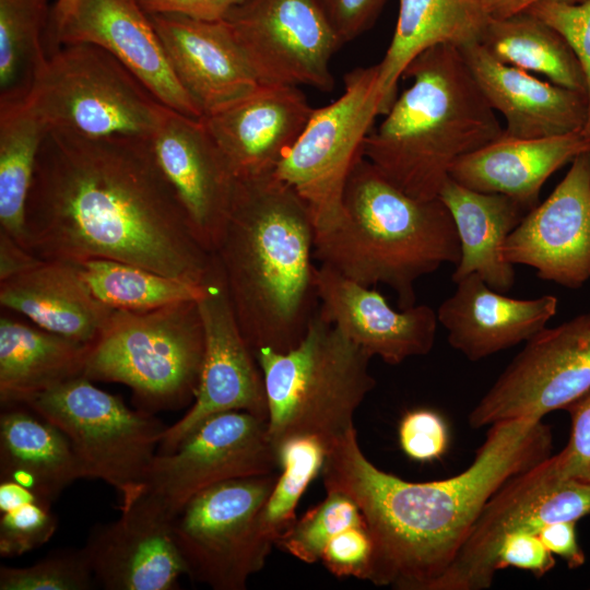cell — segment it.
<instances>
[{"mask_svg":"<svg viewBox=\"0 0 590 590\" xmlns=\"http://www.w3.org/2000/svg\"><path fill=\"white\" fill-rule=\"evenodd\" d=\"M557 31L577 55L587 79L589 118L586 131L590 133V1L566 3L543 0L527 10Z\"/></svg>","mask_w":590,"mask_h":590,"instance_id":"40","label":"cell"},{"mask_svg":"<svg viewBox=\"0 0 590 590\" xmlns=\"http://www.w3.org/2000/svg\"><path fill=\"white\" fill-rule=\"evenodd\" d=\"M203 355L197 300L115 309L90 346L84 376L128 386L143 411L177 410L194 400Z\"/></svg>","mask_w":590,"mask_h":590,"instance_id":"7","label":"cell"},{"mask_svg":"<svg viewBox=\"0 0 590 590\" xmlns=\"http://www.w3.org/2000/svg\"><path fill=\"white\" fill-rule=\"evenodd\" d=\"M90 346L34 323L1 316V405L21 403L35 393L84 376Z\"/></svg>","mask_w":590,"mask_h":590,"instance_id":"31","label":"cell"},{"mask_svg":"<svg viewBox=\"0 0 590 590\" xmlns=\"http://www.w3.org/2000/svg\"><path fill=\"white\" fill-rule=\"evenodd\" d=\"M78 264L93 294L113 309L151 310L197 300L203 292V285L123 261L94 258Z\"/></svg>","mask_w":590,"mask_h":590,"instance_id":"35","label":"cell"},{"mask_svg":"<svg viewBox=\"0 0 590 590\" xmlns=\"http://www.w3.org/2000/svg\"><path fill=\"white\" fill-rule=\"evenodd\" d=\"M489 17L483 0H399L394 33L378 63L382 115L414 58L437 45L460 48L479 42Z\"/></svg>","mask_w":590,"mask_h":590,"instance_id":"30","label":"cell"},{"mask_svg":"<svg viewBox=\"0 0 590 590\" xmlns=\"http://www.w3.org/2000/svg\"><path fill=\"white\" fill-rule=\"evenodd\" d=\"M315 234L308 206L274 173L236 179L214 256L253 354L295 347L317 314Z\"/></svg>","mask_w":590,"mask_h":590,"instance_id":"3","label":"cell"},{"mask_svg":"<svg viewBox=\"0 0 590 590\" xmlns=\"http://www.w3.org/2000/svg\"><path fill=\"white\" fill-rule=\"evenodd\" d=\"M438 198L449 210L460 241V260L451 280L457 283L476 273L493 290L510 291L515 269L500 248L529 211L508 196L471 190L451 177Z\"/></svg>","mask_w":590,"mask_h":590,"instance_id":"28","label":"cell"},{"mask_svg":"<svg viewBox=\"0 0 590 590\" xmlns=\"http://www.w3.org/2000/svg\"><path fill=\"white\" fill-rule=\"evenodd\" d=\"M479 43L498 61L542 74L554 84L587 93L583 68L567 40L529 11L489 17Z\"/></svg>","mask_w":590,"mask_h":590,"instance_id":"32","label":"cell"},{"mask_svg":"<svg viewBox=\"0 0 590 590\" xmlns=\"http://www.w3.org/2000/svg\"><path fill=\"white\" fill-rule=\"evenodd\" d=\"M25 234L43 260H118L199 286L216 267L143 138L48 129Z\"/></svg>","mask_w":590,"mask_h":590,"instance_id":"1","label":"cell"},{"mask_svg":"<svg viewBox=\"0 0 590 590\" xmlns=\"http://www.w3.org/2000/svg\"><path fill=\"white\" fill-rule=\"evenodd\" d=\"M399 442L403 452L420 462L444 456L449 446L446 421L436 411L416 409L408 412L399 425Z\"/></svg>","mask_w":590,"mask_h":590,"instance_id":"42","label":"cell"},{"mask_svg":"<svg viewBox=\"0 0 590 590\" xmlns=\"http://www.w3.org/2000/svg\"><path fill=\"white\" fill-rule=\"evenodd\" d=\"M554 555L546 548L536 531L524 529L511 533L500 546L497 569L514 567L540 578L555 566Z\"/></svg>","mask_w":590,"mask_h":590,"instance_id":"44","label":"cell"},{"mask_svg":"<svg viewBox=\"0 0 590 590\" xmlns=\"http://www.w3.org/2000/svg\"><path fill=\"white\" fill-rule=\"evenodd\" d=\"M80 0H57L51 8L50 21L46 34V45L49 44V51L52 49L57 36L73 14Z\"/></svg>","mask_w":590,"mask_h":590,"instance_id":"49","label":"cell"},{"mask_svg":"<svg viewBox=\"0 0 590 590\" xmlns=\"http://www.w3.org/2000/svg\"><path fill=\"white\" fill-rule=\"evenodd\" d=\"M524 343L470 412L472 428L542 420L590 389V311L545 327Z\"/></svg>","mask_w":590,"mask_h":590,"instance_id":"13","label":"cell"},{"mask_svg":"<svg viewBox=\"0 0 590 590\" xmlns=\"http://www.w3.org/2000/svg\"><path fill=\"white\" fill-rule=\"evenodd\" d=\"M327 448L315 437L286 440L279 449L276 482L259 511L261 536L274 546L296 520L297 504L309 483L322 471Z\"/></svg>","mask_w":590,"mask_h":590,"instance_id":"36","label":"cell"},{"mask_svg":"<svg viewBox=\"0 0 590 590\" xmlns=\"http://www.w3.org/2000/svg\"><path fill=\"white\" fill-rule=\"evenodd\" d=\"M121 516L95 526L83 546L96 585L107 590H173L186 574L172 519L140 495Z\"/></svg>","mask_w":590,"mask_h":590,"instance_id":"18","label":"cell"},{"mask_svg":"<svg viewBox=\"0 0 590 590\" xmlns=\"http://www.w3.org/2000/svg\"><path fill=\"white\" fill-rule=\"evenodd\" d=\"M49 0H0V103L25 101L44 68Z\"/></svg>","mask_w":590,"mask_h":590,"instance_id":"34","label":"cell"},{"mask_svg":"<svg viewBox=\"0 0 590 590\" xmlns=\"http://www.w3.org/2000/svg\"><path fill=\"white\" fill-rule=\"evenodd\" d=\"M401 79L412 82L371 129L363 155L404 193L435 199L453 163L498 139L504 128L456 46L424 50Z\"/></svg>","mask_w":590,"mask_h":590,"instance_id":"4","label":"cell"},{"mask_svg":"<svg viewBox=\"0 0 590 590\" xmlns=\"http://www.w3.org/2000/svg\"><path fill=\"white\" fill-rule=\"evenodd\" d=\"M542 420L488 426L472 463L459 474L409 482L377 468L362 451L355 427L327 449L326 491L358 506L374 542L369 580L399 590H428L452 562L488 499L514 475L552 455Z\"/></svg>","mask_w":590,"mask_h":590,"instance_id":"2","label":"cell"},{"mask_svg":"<svg viewBox=\"0 0 590 590\" xmlns=\"http://www.w3.org/2000/svg\"><path fill=\"white\" fill-rule=\"evenodd\" d=\"M81 43L110 52L166 107L203 117L177 79L150 15L135 0H80L49 54Z\"/></svg>","mask_w":590,"mask_h":590,"instance_id":"19","label":"cell"},{"mask_svg":"<svg viewBox=\"0 0 590 590\" xmlns=\"http://www.w3.org/2000/svg\"><path fill=\"white\" fill-rule=\"evenodd\" d=\"M0 304L42 329L88 345L115 310L93 294L78 263L62 260L42 259L1 280Z\"/></svg>","mask_w":590,"mask_h":590,"instance_id":"27","label":"cell"},{"mask_svg":"<svg viewBox=\"0 0 590 590\" xmlns=\"http://www.w3.org/2000/svg\"><path fill=\"white\" fill-rule=\"evenodd\" d=\"M148 14L173 13L202 21H221L244 0H135Z\"/></svg>","mask_w":590,"mask_h":590,"instance_id":"46","label":"cell"},{"mask_svg":"<svg viewBox=\"0 0 590 590\" xmlns=\"http://www.w3.org/2000/svg\"><path fill=\"white\" fill-rule=\"evenodd\" d=\"M374 542L365 522L337 533L324 546L320 562L337 577L369 580Z\"/></svg>","mask_w":590,"mask_h":590,"instance_id":"41","label":"cell"},{"mask_svg":"<svg viewBox=\"0 0 590 590\" xmlns=\"http://www.w3.org/2000/svg\"><path fill=\"white\" fill-rule=\"evenodd\" d=\"M585 152H590L586 130L547 138H515L503 132L455 162L449 176L471 190L508 196L531 211L540 203L548 177Z\"/></svg>","mask_w":590,"mask_h":590,"instance_id":"26","label":"cell"},{"mask_svg":"<svg viewBox=\"0 0 590 590\" xmlns=\"http://www.w3.org/2000/svg\"><path fill=\"white\" fill-rule=\"evenodd\" d=\"M511 264L564 287L590 280V152L576 156L553 192L529 211L500 248Z\"/></svg>","mask_w":590,"mask_h":590,"instance_id":"17","label":"cell"},{"mask_svg":"<svg viewBox=\"0 0 590 590\" xmlns=\"http://www.w3.org/2000/svg\"><path fill=\"white\" fill-rule=\"evenodd\" d=\"M565 410L570 415V436L554 458L564 479L590 485V389Z\"/></svg>","mask_w":590,"mask_h":590,"instance_id":"43","label":"cell"},{"mask_svg":"<svg viewBox=\"0 0 590 590\" xmlns=\"http://www.w3.org/2000/svg\"><path fill=\"white\" fill-rule=\"evenodd\" d=\"M387 0H321L341 40L352 42L367 31Z\"/></svg>","mask_w":590,"mask_h":590,"instance_id":"45","label":"cell"},{"mask_svg":"<svg viewBox=\"0 0 590 590\" xmlns=\"http://www.w3.org/2000/svg\"><path fill=\"white\" fill-rule=\"evenodd\" d=\"M47 130L25 101L0 103V231L25 248L26 203Z\"/></svg>","mask_w":590,"mask_h":590,"instance_id":"33","label":"cell"},{"mask_svg":"<svg viewBox=\"0 0 590 590\" xmlns=\"http://www.w3.org/2000/svg\"><path fill=\"white\" fill-rule=\"evenodd\" d=\"M314 109L298 86L259 84L201 120L235 178L241 179L273 174Z\"/></svg>","mask_w":590,"mask_h":590,"instance_id":"21","label":"cell"},{"mask_svg":"<svg viewBox=\"0 0 590 590\" xmlns=\"http://www.w3.org/2000/svg\"><path fill=\"white\" fill-rule=\"evenodd\" d=\"M223 21L260 84L333 90L330 63L343 44L321 0H244Z\"/></svg>","mask_w":590,"mask_h":590,"instance_id":"14","label":"cell"},{"mask_svg":"<svg viewBox=\"0 0 590 590\" xmlns=\"http://www.w3.org/2000/svg\"><path fill=\"white\" fill-rule=\"evenodd\" d=\"M543 0H483L485 9L492 17H505L527 10ZM566 3H583L590 0H556Z\"/></svg>","mask_w":590,"mask_h":590,"instance_id":"50","label":"cell"},{"mask_svg":"<svg viewBox=\"0 0 590 590\" xmlns=\"http://www.w3.org/2000/svg\"><path fill=\"white\" fill-rule=\"evenodd\" d=\"M196 235L214 253L224 232L236 178L201 119L169 109L149 139Z\"/></svg>","mask_w":590,"mask_h":590,"instance_id":"20","label":"cell"},{"mask_svg":"<svg viewBox=\"0 0 590 590\" xmlns=\"http://www.w3.org/2000/svg\"><path fill=\"white\" fill-rule=\"evenodd\" d=\"M590 515V485L564 479L554 455L510 477L485 504L450 565L428 590H484L514 532Z\"/></svg>","mask_w":590,"mask_h":590,"instance_id":"12","label":"cell"},{"mask_svg":"<svg viewBox=\"0 0 590 590\" xmlns=\"http://www.w3.org/2000/svg\"><path fill=\"white\" fill-rule=\"evenodd\" d=\"M95 585L83 547L55 551L25 567H0V590H88Z\"/></svg>","mask_w":590,"mask_h":590,"instance_id":"38","label":"cell"},{"mask_svg":"<svg viewBox=\"0 0 590 590\" xmlns=\"http://www.w3.org/2000/svg\"><path fill=\"white\" fill-rule=\"evenodd\" d=\"M149 15L177 79L203 117L237 102L260 84L223 20Z\"/></svg>","mask_w":590,"mask_h":590,"instance_id":"23","label":"cell"},{"mask_svg":"<svg viewBox=\"0 0 590 590\" xmlns=\"http://www.w3.org/2000/svg\"><path fill=\"white\" fill-rule=\"evenodd\" d=\"M20 404L66 435L86 476L102 480L117 492L119 509L143 493L167 427L152 413L129 409L85 376L35 393Z\"/></svg>","mask_w":590,"mask_h":590,"instance_id":"9","label":"cell"},{"mask_svg":"<svg viewBox=\"0 0 590 590\" xmlns=\"http://www.w3.org/2000/svg\"><path fill=\"white\" fill-rule=\"evenodd\" d=\"M365 522L357 504L340 491H327L326 498L293 524L278 539L284 552L312 564L320 560L327 543L342 530Z\"/></svg>","mask_w":590,"mask_h":590,"instance_id":"37","label":"cell"},{"mask_svg":"<svg viewBox=\"0 0 590 590\" xmlns=\"http://www.w3.org/2000/svg\"><path fill=\"white\" fill-rule=\"evenodd\" d=\"M460 52L491 107L500 113L504 133L515 138H547L586 130V92L543 81L495 59L479 42Z\"/></svg>","mask_w":590,"mask_h":590,"instance_id":"24","label":"cell"},{"mask_svg":"<svg viewBox=\"0 0 590 590\" xmlns=\"http://www.w3.org/2000/svg\"><path fill=\"white\" fill-rule=\"evenodd\" d=\"M278 475L221 482L187 502L172 521L187 575L214 590L246 588L273 547L261 536L258 517Z\"/></svg>","mask_w":590,"mask_h":590,"instance_id":"11","label":"cell"},{"mask_svg":"<svg viewBox=\"0 0 590 590\" xmlns=\"http://www.w3.org/2000/svg\"><path fill=\"white\" fill-rule=\"evenodd\" d=\"M267 421L241 411L203 422L177 447L157 453L143 493L172 520L194 495L233 479L278 472Z\"/></svg>","mask_w":590,"mask_h":590,"instance_id":"15","label":"cell"},{"mask_svg":"<svg viewBox=\"0 0 590 590\" xmlns=\"http://www.w3.org/2000/svg\"><path fill=\"white\" fill-rule=\"evenodd\" d=\"M455 293L438 307V322L448 342L475 362L528 341L555 316L558 299L543 295L511 298L489 287L476 273L457 283Z\"/></svg>","mask_w":590,"mask_h":590,"instance_id":"25","label":"cell"},{"mask_svg":"<svg viewBox=\"0 0 590 590\" xmlns=\"http://www.w3.org/2000/svg\"><path fill=\"white\" fill-rule=\"evenodd\" d=\"M343 209L337 228L316 232L315 259L365 286H389L399 309L415 305L418 279L460 260L458 233L444 202L410 197L364 156L347 179Z\"/></svg>","mask_w":590,"mask_h":590,"instance_id":"5","label":"cell"},{"mask_svg":"<svg viewBox=\"0 0 590 590\" xmlns=\"http://www.w3.org/2000/svg\"><path fill=\"white\" fill-rule=\"evenodd\" d=\"M268 400V433L278 450L288 439L330 445L354 428V415L376 380L371 356L318 311L302 341L286 352L255 353Z\"/></svg>","mask_w":590,"mask_h":590,"instance_id":"6","label":"cell"},{"mask_svg":"<svg viewBox=\"0 0 590 590\" xmlns=\"http://www.w3.org/2000/svg\"><path fill=\"white\" fill-rule=\"evenodd\" d=\"M197 305L204 333L199 387L190 409L166 427L157 453L173 451L203 422L221 413L241 411L268 418L262 371L241 334L217 261Z\"/></svg>","mask_w":590,"mask_h":590,"instance_id":"16","label":"cell"},{"mask_svg":"<svg viewBox=\"0 0 590 590\" xmlns=\"http://www.w3.org/2000/svg\"><path fill=\"white\" fill-rule=\"evenodd\" d=\"M42 259L0 231V281L21 273Z\"/></svg>","mask_w":590,"mask_h":590,"instance_id":"48","label":"cell"},{"mask_svg":"<svg viewBox=\"0 0 590 590\" xmlns=\"http://www.w3.org/2000/svg\"><path fill=\"white\" fill-rule=\"evenodd\" d=\"M577 521L562 520L543 524L538 534L546 548L559 556L570 569L581 567L586 555L580 547L576 531Z\"/></svg>","mask_w":590,"mask_h":590,"instance_id":"47","label":"cell"},{"mask_svg":"<svg viewBox=\"0 0 590 590\" xmlns=\"http://www.w3.org/2000/svg\"><path fill=\"white\" fill-rule=\"evenodd\" d=\"M25 102L48 129L86 138L151 139L170 109L110 52L86 43L50 52Z\"/></svg>","mask_w":590,"mask_h":590,"instance_id":"8","label":"cell"},{"mask_svg":"<svg viewBox=\"0 0 590 590\" xmlns=\"http://www.w3.org/2000/svg\"><path fill=\"white\" fill-rule=\"evenodd\" d=\"M51 503L33 496L0 511V555L16 557L46 544L58 527Z\"/></svg>","mask_w":590,"mask_h":590,"instance_id":"39","label":"cell"},{"mask_svg":"<svg viewBox=\"0 0 590 590\" xmlns=\"http://www.w3.org/2000/svg\"><path fill=\"white\" fill-rule=\"evenodd\" d=\"M86 472L66 435L24 404L2 405L0 480L16 482L52 503Z\"/></svg>","mask_w":590,"mask_h":590,"instance_id":"29","label":"cell"},{"mask_svg":"<svg viewBox=\"0 0 590 590\" xmlns=\"http://www.w3.org/2000/svg\"><path fill=\"white\" fill-rule=\"evenodd\" d=\"M319 316L371 357L398 365L434 346L438 318L427 305L394 310L371 286L320 264L316 269Z\"/></svg>","mask_w":590,"mask_h":590,"instance_id":"22","label":"cell"},{"mask_svg":"<svg viewBox=\"0 0 590 590\" xmlns=\"http://www.w3.org/2000/svg\"><path fill=\"white\" fill-rule=\"evenodd\" d=\"M382 115L379 66L344 75L343 93L315 108L304 131L274 175L306 203L316 232L337 228L344 219L343 194L363 155L364 142Z\"/></svg>","mask_w":590,"mask_h":590,"instance_id":"10","label":"cell"}]
</instances>
